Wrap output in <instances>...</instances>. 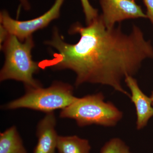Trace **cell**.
<instances>
[{
  "label": "cell",
  "mask_w": 153,
  "mask_h": 153,
  "mask_svg": "<svg viewBox=\"0 0 153 153\" xmlns=\"http://www.w3.org/2000/svg\"><path fill=\"white\" fill-rule=\"evenodd\" d=\"M127 86L131 92V100L135 106L137 114V129H142L153 117V106L150 97L145 94L133 76H128L125 78Z\"/></svg>",
  "instance_id": "cell-7"
},
{
  "label": "cell",
  "mask_w": 153,
  "mask_h": 153,
  "mask_svg": "<svg viewBox=\"0 0 153 153\" xmlns=\"http://www.w3.org/2000/svg\"><path fill=\"white\" fill-rule=\"evenodd\" d=\"M100 3L101 16L107 29L114 27L116 23L126 19L147 18L136 0H100Z\"/></svg>",
  "instance_id": "cell-6"
},
{
  "label": "cell",
  "mask_w": 153,
  "mask_h": 153,
  "mask_svg": "<svg viewBox=\"0 0 153 153\" xmlns=\"http://www.w3.org/2000/svg\"><path fill=\"white\" fill-rule=\"evenodd\" d=\"M73 88L67 83L59 81L53 82L47 88L41 87L26 88L24 96L10 102L4 109L27 108L49 113L57 109H63L75 100Z\"/></svg>",
  "instance_id": "cell-4"
},
{
  "label": "cell",
  "mask_w": 153,
  "mask_h": 153,
  "mask_svg": "<svg viewBox=\"0 0 153 153\" xmlns=\"http://www.w3.org/2000/svg\"><path fill=\"white\" fill-rule=\"evenodd\" d=\"M144 4L146 7V15L153 26V0H143Z\"/></svg>",
  "instance_id": "cell-13"
},
{
  "label": "cell",
  "mask_w": 153,
  "mask_h": 153,
  "mask_svg": "<svg viewBox=\"0 0 153 153\" xmlns=\"http://www.w3.org/2000/svg\"><path fill=\"white\" fill-rule=\"evenodd\" d=\"M69 33L79 34L77 43H66L54 28L52 38L45 43L57 52L52 59L40 61L41 69H70L76 74V87L84 83L109 85L130 98L123 79L136 74L143 60L153 58L150 41H146L140 29L134 25L129 34L120 26L107 29L100 15L86 27L75 23Z\"/></svg>",
  "instance_id": "cell-1"
},
{
  "label": "cell",
  "mask_w": 153,
  "mask_h": 153,
  "mask_svg": "<svg viewBox=\"0 0 153 153\" xmlns=\"http://www.w3.org/2000/svg\"><path fill=\"white\" fill-rule=\"evenodd\" d=\"M0 153H27L15 126L0 134Z\"/></svg>",
  "instance_id": "cell-9"
},
{
  "label": "cell",
  "mask_w": 153,
  "mask_h": 153,
  "mask_svg": "<svg viewBox=\"0 0 153 153\" xmlns=\"http://www.w3.org/2000/svg\"><path fill=\"white\" fill-rule=\"evenodd\" d=\"M56 120L54 113H47L37 126L38 143L33 153H55L57 135L55 130Z\"/></svg>",
  "instance_id": "cell-8"
},
{
  "label": "cell",
  "mask_w": 153,
  "mask_h": 153,
  "mask_svg": "<svg viewBox=\"0 0 153 153\" xmlns=\"http://www.w3.org/2000/svg\"><path fill=\"white\" fill-rule=\"evenodd\" d=\"M57 149L59 153H90L91 147L87 140L77 136H58Z\"/></svg>",
  "instance_id": "cell-10"
},
{
  "label": "cell",
  "mask_w": 153,
  "mask_h": 153,
  "mask_svg": "<svg viewBox=\"0 0 153 153\" xmlns=\"http://www.w3.org/2000/svg\"><path fill=\"white\" fill-rule=\"evenodd\" d=\"M83 12L85 14V21L87 25L98 16V10L91 4L88 0H80Z\"/></svg>",
  "instance_id": "cell-12"
},
{
  "label": "cell",
  "mask_w": 153,
  "mask_h": 153,
  "mask_svg": "<svg viewBox=\"0 0 153 153\" xmlns=\"http://www.w3.org/2000/svg\"><path fill=\"white\" fill-rule=\"evenodd\" d=\"M60 117L76 121L79 127L95 124L114 127L123 117V113L111 102L105 101L102 92L76 99L71 105L62 109Z\"/></svg>",
  "instance_id": "cell-3"
},
{
  "label": "cell",
  "mask_w": 153,
  "mask_h": 153,
  "mask_svg": "<svg viewBox=\"0 0 153 153\" xmlns=\"http://www.w3.org/2000/svg\"><path fill=\"white\" fill-rule=\"evenodd\" d=\"M10 34L2 25L0 26V44L1 47L7 40Z\"/></svg>",
  "instance_id": "cell-14"
},
{
  "label": "cell",
  "mask_w": 153,
  "mask_h": 153,
  "mask_svg": "<svg viewBox=\"0 0 153 153\" xmlns=\"http://www.w3.org/2000/svg\"><path fill=\"white\" fill-rule=\"evenodd\" d=\"M34 47L33 36L24 41L10 35L1 47L4 53L5 63L0 72V80L14 79L23 82L25 88L42 86L33 75L41 69L39 62L32 58V50Z\"/></svg>",
  "instance_id": "cell-2"
},
{
  "label": "cell",
  "mask_w": 153,
  "mask_h": 153,
  "mask_svg": "<svg viewBox=\"0 0 153 153\" xmlns=\"http://www.w3.org/2000/svg\"><path fill=\"white\" fill-rule=\"evenodd\" d=\"M100 153H132L128 146L122 140L113 138L105 143L100 149Z\"/></svg>",
  "instance_id": "cell-11"
},
{
  "label": "cell",
  "mask_w": 153,
  "mask_h": 153,
  "mask_svg": "<svg viewBox=\"0 0 153 153\" xmlns=\"http://www.w3.org/2000/svg\"><path fill=\"white\" fill-rule=\"evenodd\" d=\"M65 0H55L54 4L49 10L35 19L21 21L11 18L7 11L0 13V22L10 35H13L21 41L33 36L38 30L46 27L53 20L60 16V10Z\"/></svg>",
  "instance_id": "cell-5"
},
{
  "label": "cell",
  "mask_w": 153,
  "mask_h": 153,
  "mask_svg": "<svg viewBox=\"0 0 153 153\" xmlns=\"http://www.w3.org/2000/svg\"><path fill=\"white\" fill-rule=\"evenodd\" d=\"M21 4L26 10H29L31 8L30 3L28 0H19Z\"/></svg>",
  "instance_id": "cell-15"
},
{
  "label": "cell",
  "mask_w": 153,
  "mask_h": 153,
  "mask_svg": "<svg viewBox=\"0 0 153 153\" xmlns=\"http://www.w3.org/2000/svg\"><path fill=\"white\" fill-rule=\"evenodd\" d=\"M150 97L152 100V104L153 106V91L152 92V94H151Z\"/></svg>",
  "instance_id": "cell-16"
}]
</instances>
